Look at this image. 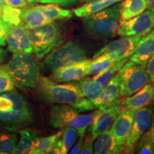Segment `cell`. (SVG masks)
<instances>
[{
  "instance_id": "6da1fadb",
  "label": "cell",
  "mask_w": 154,
  "mask_h": 154,
  "mask_svg": "<svg viewBox=\"0 0 154 154\" xmlns=\"http://www.w3.org/2000/svg\"><path fill=\"white\" fill-rule=\"evenodd\" d=\"M36 88L40 100L48 104L70 105L80 112L96 109L93 102L83 95L77 83L59 84L41 76Z\"/></svg>"
},
{
  "instance_id": "7a4b0ae2",
  "label": "cell",
  "mask_w": 154,
  "mask_h": 154,
  "mask_svg": "<svg viewBox=\"0 0 154 154\" xmlns=\"http://www.w3.org/2000/svg\"><path fill=\"white\" fill-rule=\"evenodd\" d=\"M34 122L33 112L24 96L13 91L0 94V127L17 132Z\"/></svg>"
},
{
  "instance_id": "3957f363",
  "label": "cell",
  "mask_w": 154,
  "mask_h": 154,
  "mask_svg": "<svg viewBox=\"0 0 154 154\" xmlns=\"http://www.w3.org/2000/svg\"><path fill=\"white\" fill-rule=\"evenodd\" d=\"M121 4L117 3L99 12L83 17L85 32L95 37L108 39L116 35L120 24Z\"/></svg>"
},
{
  "instance_id": "277c9868",
  "label": "cell",
  "mask_w": 154,
  "mask_h": 154,
  "mask_svg": "<svg viewBox=\"0 0 154 154\" xmlns=\"http://www.w3.org/2000/svg\"><path fill=\"white\" fill-rule=\"evenodd\" d=\"M79 112L70 105L53 104L48 111V121L54 128H74L80 136H84L95 116L96 111L88 114H82Z\"/></svg>"
},
{
  "instance_id": "5b68a950",
  "label": "cell",
  "mask_w": 154,
  "mask_h": 154,
  "mask_svg": "<svg viewBox=\"0 0 154 154\" xmlns=\"http://www.w3.org/2000/svg\"><path fill=\"white\" fill-rule=\"evenodd\" d=\"M15 85L22 88H36L41 71L32 54H14L7 65Z\"/></svg>"
},
{
  "instance_id": "8992f818",
  "label": "cell",
  "mask_w": 154,
  "mask_h": 154,
  "mask_svg": "<svg viewBox=\"0 0 154 154\" xmlns=\"http://www.w3.org/2000/svg\"><path fill=\"white\" fill-rule=\"evenodd\" d=\"M29 32L33 46L34 54L37 59L44 58L64 42V37L60 26L54 22L29 29Z\"/></svg>"
},
{
  "instance_id": "52a82bcc",
  "label": "cell",
  "mask_w": 154,
  "mask_h": 154,
  "mask_svg": "<svg viewBox=\"0 0 154 154\" xmlns=\"http://www.w3.org/2000/svg\"><path fill=\"white\" fill-rule=\"evenodd\" d=\"M86 59V50L76 42L70 41L48 54L42 63V67L44 72L52 73L61 67Z\"/></svg>"
},
{
  "instance_id": "ba28073f",
  "label": "cell",
  "mask_w": 154,
  "mask_h": 154,
  "mask_svg": "<svg viewBox=\"0 0 154 154\" xmlns=\"http://www.w3.org/2000/svg\"><path fill=\"white\" fill-rule=\"evenodd\" d=\"M119 72L121 98L133 95L150 83L146 64H138L128 60Z\"/></svg>"
},
{
  "instance_id": "9c48e42d",
  "label": "cell",
  "mask_w": 154,
  "mask_h": 154,
  "mask_svg": "<svg viewBox=\"0 0 154 154\" xmlns=\"http://www.w3.org/2000/svg\"><path fill=\"white\" fill-rule=\"evenodd\" d=\"M145 36H123L122 38L110 42L94 56L96 58L100 56H104L116 61L119 59L129 58L137 49L138 44Z\"/></svg>"
},
{
  "instance_id": "30bf717a",
  "label": "cell",
  "mask_w": 154,
  "mask_h": 154,
  "mask_svg": "<svg viewBox=\"0 0 154 154\" xmlns=\"http://www.w3.org/2000/svg\"><path fill=\"white\" fill-rule=\"evenodd\" d=\"M154 29V12L146 10L142 14L121 22L116 35L119 36H146Z\"/></svg>"
},
{
  "instance_id": "8fae6325",
  "label": "cell",
  "mask_w": 154,
  "mask_h": 154,
  "mask_svg": "<svg viewBox=\"0 0 154 154\" xmlns=\"http://www.w3.org/2000/svg\"><path fill=\"white\" fill-rule=\"evenodd\" d=\"M153 110L145 107L135 112L134 122L129 135L125 143L124 153H134L142 136L151 126Z\"/></svg>"
},
{
  "instance_id": "7c38bea8",
  "label": "cell",
  "mask_w": 154,
  "mask_h": 154,
  "mask_svg": "<svg viewBox=\"0 0 154 154\" xmlns=\"http://www.w3.org/2000/svg\"><path fill=\"white\" fill-rule=\"evenodd\" d=\"M123 110L124 108L120 102L106 109H98L96 111L95 116L90 125L91 135L94 140L106 131L109 129L113 121Z\"/></svg>"
},
{
  "instance_id": "4fadbf2b",
  "label": "cell",
  "mask_w": 154,
  "mask_h": 154,
  "mask_svg": "<svg viewBox=\"0 0 154 154\" xmlns=\"http://www.w3.org/2000/svg\"><path fill=\"white\" fill-rule=\"evenodd\" d=\"M8 49L13 54H32L33 46L29 29L23 25L14 26L7 38Z\"/></svg>"
},
{
  "instance_id": "5bb4252c",
  "label": "cell",
  "mask_w": 154,
  "mask_h": 154,
  "mask_svg": "<svg viewBox=\"0 0 154 154\" xmlns=\"http://www.w3.org/2000/svg\"><path fill=\"white\" fill-rule=\"evenodd\" d=\"M91 59L79 61L55 70L50 75V79L58 83L79 81L88 76V67Z\"/></svg>"
},
{
  "instance_id": "9a60e30c",
  "label": "cell",
  "mask_w": 154,
  "mask_h": 154,
  "mask_svg": "<svg viewBox=\"0 0 154 154\" xmlns=\"http://www.w3.org/2000/svg\"><path fill=\"white\" fill-rule=\"evenodd\" d=\"M119 71L93 101L96 109H106L121 102L122 98L120 96L121 74Z\"/></svg>"
},
{
  "instance_id": "2e32d148",
  "label": "cell",
  "mask_w": 154,
  "mask_h": 154,
  "mask_svg": "<svg viewBox=\"0 0 154 154\" xmlns=\"http://www.w3.org/2000/svg\"><path fill=\"white\" fill-rule=\"evenodd\" d=\"M154 101V85L149 83L141 89L128 97L122 98L121 104L124 109L134 111L147 107Z\"/></svg>"
},
{
  "instance_id": "e0dca14e",
  "label": "cell",
  "mask_w": 154,
  "mask_h": 154,
  "mask_svg": "<svg viewBox=\"0 0 154 154\" xmlns=\"http://www.w3.org/2000/svg\"><path fill=\"white\" fill-rule=\"evenodd\" d=\"M135 111L124 109L117 116L111 124L109 131L117 141L125 145L126 140L131 130Z\"/></svg>"
},
{
  "instance_id": "ac0fdd59",
  "label": "cell",
  "mask_w": 154,
  "mask_h": 154,
  "mask_svg": "<svg viewBox=\"0 0 154 154\" xmlns=\"http://www.w3.org/2000/svg\"><path fill=\"white\" fill-rule=\"evenodd\" d=\"M124 149L125 145L117 141L109 129L96 138L94 144V153L119 154L124 153Z\"/></svg>"
},
{
  "instance_id": "d6986e66",
  "label": "cell",
  "mask_w": 154,
  "mask_h": 154,
  "mask_svg": "<svg viewBox=\"0 0 154 154\" xmlns=\"http://www.w3.org/2000/svg\"><path fill=\"white\" fill-rule=\"evenodd\" d=\"M154 54V29L142 38L135 52L129 57V61L138 63L147 64Z\"/></svg>"
},
{
  "instance_id": "ffe728a7",
  "label": "cell",
  "mask_w": 154,
  "mask_h": 154,
  "mask_svg": "<svg viewBox=\"0 0 154 154\" xmlns=\"http://www.w3.org/2000/svg\"><path fill=\"white\" fill-rule=\"evenodd\" d=\"M22 25L28 29L37 28L43 25L54 22L45 16L38 7L32 8H24L21 11Z\"/></svg>"
},
{
  "instance_id": "44dd1931",
  "label": "cell",
  "mask_w": 154,
  "mask_h": 154,
  "mask_svg": "<svg viewBox=\"0 0 154 154\" xmlns=\"http://www.w3.org/2000/svg\"><path fill=\"white\" fill-rule=\"evenodd\" d=\"M120 4L121 22L138 16L149 8V0H122Z\"/></svg>"
},
{
  "instance_id": "7402d4cb",
  "label": "cell",
  "mask_w": 154,
  "mask_h": 154,
  "mask_svg": "<svg viewBox=\"0 0 154 154\" xmlns=\"http://www.w3.org/2000/svg\"><path fill=\"white\" fill-rule=\"evenodd\" d=\"M121 1L122 0H90L81 7L74 9V13L76 17L83 18L109 8Z\"/></svg>"
},
{
  "instance_id": "603a6c76",
  "label": "cell",
  "mask_w": 154,
  "mask_h": 154,
  "mask_svg": "<svg viewBox=\"0 0 154 154\" xmlns=\"http://www.w3.org/2000/svg\"><path fill=\"white\" fill-rule=\"evenodd\" d=\"M19 134H20V138H19L17 143L15 153H33L36 142L41 138L39 135L33 131L27 129L20 130Z\"/></svg>"
},
{
  "instance_id": "cb8c5ba5",
  "label": "cell",
  "mask_w": 154,
  "mask_h": 154,
  "mask_svg": "<svg viewBox=\"0 0 154 154\" xmlns=\"http://www.w3.org/2000/svg\"><path fill=\"white\" fill-rule=\"evenodd\" d=\"M78 85L79 86L81 91L84 97L93 102L97 96L102 91L104 86H102L97 81L94 80L93 78H84L79 80Z\"/></svg>"
},
{
  "instance_id": "d4e9b609",
  "label": "cell",
  "mask_w": 154,
  "mask_h": 154,
  "mask_svg": "<svg viewBox=\"0 0 154 154\" xmlns=\"http://www.w3.org/2000/svg\"><path fill=\"white\" fill-rule=\"evenodd\" d=\"M128 60L129 58H125L115 61L107 68L95 74L93 79L99 82L102 86H105Z\"/></svg>"
},
{
  "instance_id": "484cf974",
  "label": "cell",
  "mask_w": 154,
  "mask_h": 154,
  "mask_svg": "<svg viewBox=\"0 0 154 154\" xmlns=\"http://www.w3.org/2000/svg\"><path fill=\"white\" fill-rule=\"evenodd\" d=\"M38 8L51 21L69 19L73 17L72 12L69 9H64L54 4H44L37 6Z\"/></svg>"
},
{
  "instance_id": "4316f807",
  "label": "cell",
  "mask_w": 154,
  "mask_h": 154,
  "mask_svg": "<svg viewBox=\"0 0 154 154\" xmlns=\"http://www.w3.org/2000/svg\"><path fill=\"white\" fill-rule=\"evenodd\" d=\"M19 136L14 131L0 132V153H15Z\"/></svg>"
},
{
  "instance_id": "83f0119b",
  "label": "cell",
  "mask_w": 154,
  "mask_h": 154,
  "mask_svg": "<svg viewBox=\"0 0 154 154\" xmlns=\"http://www.w3.org/2000/svg\"><path fill=\"white\" fill-rule=\"evenodd\" d=\"M79 136V131L76 128L71 127L63 128L61 139V154L68 153Z\"/></svg>"
},
{
  "instance_id": "f1b7e54d",
  "label": "cell",
  "mask_w": 154,
  "mask_h": 154,
  "mask_svg": "<svg viewBox=\"0 0 154 154\" xmlns=\"http://www.w3.org/2000/svg\"><path fill=\"white\" fill-rule=\"evenodd\" d=\"M63 134V130L59 131L56 134L51 136L40 138L36 142L33 153L34 154H44L47 153L50 148L53 146L58 139L61 137Z\"/></svg>"
},
{
  "instance_id": "f546056e",
  "label": "cell",
  "mask_w": 154,
  "mask_h": 154,
  "mask_svg": "<svg viewBox=\"0 0 154 154\" xmlns=\"http://www.w3.org/2000/svg\"><path fill=\"white\" fill-rule=\"evenodd\" d=\"M22 9H17L5 5L2 7V18L7 22L10 23L13 26L22 25V18H21Z\"/></svg>"
},
{
  "instance_id": "4dcf8cb0",
  "label": "cell",
  "mask_w": 154,
  "mask_h": 154,
  "mask_svg": "<svg viewBox=\"0 0 154 154\" xmlns=\"http://www.w3.org/2000/svg\"><path fill=\"white\" fill-rule=\"evenodd\" d=\"M115 60L110 58H108L104 56H100L96 58H93L90 62L88 67V75H95L102 70L107 68Z\"/></svg>"
},
{
  "instance_id": "1f68e13d",
  "label": "cell",
  "mask_w": 154,
  "mask_h": 154,
  "mask_svg": "<svg viewBox=\"0 0 154 154\" xmlns=\"http://www.w3.org/2000/svg\"><path fill=\"white\" fill-rule=\"evenodd\" d=\"M15 84L7 70V66L0 63V94L13 91Z\"/></svg>"
},
{
  "instance_id": "d6a6232c",
  "label": "cell",
  "mask_w": 154,
  "mask_h": 154,
  "mask_svg": "<svg viewBox=\"0 0 154 154\" xmlns=\"http://www.w3.org/2000/svg\"><path fill=\"white\" fill-rule=\"evenodd\" d=\"M136 153L138 154H153V146L149 140L141 137L136 146Z\"/></svg>"
},
{
  "instance_id": "836d02e7",
  "label": "cell",
  "mask_w": 154,
  "mask_h": 154,
  "mask_svg": "<svg viewBox=\"0 0 154 154\" xmlns=\"http://www.w3.org/2000/svg\"><path fill=\"white\" fill-rule=\"evenodd\" d=\"M13 25L0 17V46L4 47L7 44V38L8 34L13 27Z\"/></svg>"
},
{
  "instance_id": "e575fe53",
  "label": "cell",
  "mask_w": 154,
  "mask_h": 154,
  "mask_svg": "<svg viewBox=\"0 0 154 154\" xmlns=\"http://www.w3.org/2000/svg\"><path fill=\"white\" fill-rule=\"evenodd\" d=\"M94 139L90 134L89 136H87L84 140L82 148L81 149V154H91L94 153Z\"/></svg>"
},
{
  "instance_id": "d590c367",
  "label": "cell",
  "mask_w": 154,
  "mask_h": 154,
  "mask_svg": "<svg viewBox=\"0 0 154 154\" xmlns=\"http://www.w3.org/2000/svg\"><path fill=\"white\" fill-rule=\"evenodd\" d=\"M78 0H39L38 3L54 4L63 7H69L74 5Z\"/></svg>"
},
{
  "instance_id": "8d00e7d4",
  "label": "cell",
  "mask_w": 154,
  "mask_h": 154,
  "mask_svg": "<svg viewBox=\"0 0 154 154\" xmlns=\"http://www.w3.org/2000/svg\"><path fill=\"white\" fill-rule=\"evenodd\" d=\"M142 137L149 140L154 148V112H153V115H152L151 126H150L149 129L145 132V134L142 136Z\"/></svg>"
},
{
  "instance_id": "74e56055",
  "label": "cell",
  "mask_w": 154,
  "mask_h": 154,
  "mask_svg": "<svg viewBox=\"0 0 154 154\" xmlns=\"http://www.w3.org/2000/svg\"><path fill=\"white\" fill-rule=\"evenodd\" d=\"M146 72L149 76L150 83L154 85V54L150 58L146 64Z\"/></svg>"
},
{
  "instance_id": "f35d334b",
  "label": "cell",
  "mask_w": 154,
  "mask_h": 154,
  "mask_svg": "<svg viewBox=\"0 0 154 154\" xmlns=\"http://www.w3.org/2000/svg\"><path fill=\"white\" fill-rule=\"evenodd\" d=\"M7 5L16 8H26L28 5L26 0H5Z\"/></svg>"
},
{
  "instance_id": "ab89813d",
  "label": "cell",
  "mask_w": 154,
  "mask_h": 154,
  "mask_svg": "<svg viewBox=\"0 0 154 154\" xmlns=\"http://www.w3.org/2000/svg\"><path fill=\"white\" fill-rule=\"evenodd\" d=\"M84 136H79V139L78 140V141L76 143H74V145L72 146V148L69 151V153L70 154H76L79 153L81 149H82L83 143H84Z\"/></svg>"
},
{
  "instance_id": "60d3db41",
  "label": "cell",
  "mask_w": 154,
  "mask_h": 154,
  "mask_svg": "<svg viewBox=\"0 0 154 154\" xmlns=\"http://www.w3.org/2000/svg\"><path fill=\"white\" fill-rule=\"evenodd\" d=\"M58 139L48 151V154H61V140Z\"/></svg>"
},
{
  "instance_id": "b9f144b4",
  "label": "cell",
  "mask_w": 154,
  "mask_h": 154,
  "mask_svg": "<svg viewBox=\"0 0 154 154\" xmlns=\"http://www.w3.org/2000/svg\"><path fill=\"white\" fill-rule=\"evenodd\" d=\"M6 56H7V51L3 48L0 47V63H1L5 59Z\"/></svg>"
},
{
  "instance_id": "7bdbcfd3",
  "label": "cell",
  "mask_w": 154,
  "mask_h": 154,
  "mask_svg": "<svg viewBox=\"0 0 154 154\" xmlns=\"http://www.w3.org/2000/svg\"><path fill=\"white\" fill-rule=\"evenodd\" d=\"M149 9L154 12V0H149Z\"/></svg>"
},
{
  "instance_id": "ee69618b",
  "label": "cell",
  "mask_w": 154,
  "mask_h": 154,
  "mask_svg": "<svg viewBox=\"0 0 154 154\" xmlns=\"http://www.w3.org/2000/svg\"><path fill=\"white\" fill-rule=\"evenodd\" d=\"M28 2V3L30 4H34V3H38L39 0H26Z\"/></svg>"
},
{
  "instance_id": "f6af8a7d",
  "label": "cell",
  "mask_w": 154,
  "mask_h": 154,
  "mask_svg": "<svg viewBox=\"0 0 154 154\" xmlns=\"http://www.w3.org/2000/svg\"><path fill=\"white\" fill-rule=\"evenodd\" d=\"M5 5H6V4H5V0H0V7H4V6H5Z\"/></svg>"
},
{
  "instance_id": "bcb514c9",
  "label": "cell",
  "mask_w": 154,
  "mask_h": 154,
  "mask_svg": "<svg viewBox=\"0 0 154 154\" xmlns=\"http://www.w3.org/2000/svg\"><path fill=\"white\" fill-rule=\"evenodd\" d=\"M2 7H0V17H2Z\"/></svg>"
},
{
  "instance_id": "7dc6e473",
  "label": "cell",
  "mask_w": 154,
  "mask_h": 154,
  "mask_svg": "<svg viewBox=\"0 0 154 154\" xmlns=\"http://www.w3.org/2000/svg\"><path fill=\"white\" fill-rule=\"evenodd\" d=\"M80 2H88V1H90V0H79Z\"/></svg>"
},
{
  "instance_id": "c3c4849f",
  "label": "cell",
  "mask_w": 154,
  "mask_h": 154,
  "mask_svg": "<svg viewBox=\"0 0 154 154\" xmlns=\"http://www.w3.org/2000/svg\"><path fill=\"white\" fill-rule=\"evenodd\" d=\"M153 102H154V101H153Z\"/></svg>"
}]
</instances>
